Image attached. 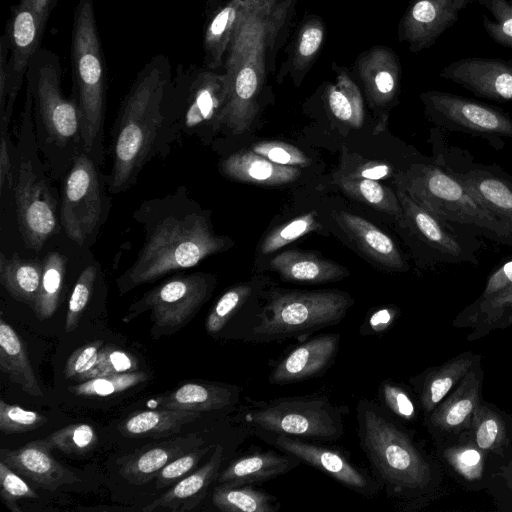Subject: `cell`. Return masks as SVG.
Masks as SVG:
<instances>
[{"label":"cell","instance_id":"obj_1","mask_svg":"<svg viewBox=\"0 0 512 512\" xmlns=\"http://www.w3.org/2000/svg\"><path fill=\"white\" fill-rule=\"evenodd\" d=\"M134 219L142 225L144 243L134 262L116 279L121 294L192 268L232 244L213 231L208 212L189 198L185 186L143 201Z\"/></svg>","mask_w":512,"mask_h":512},{"label":"cell","instance_id":"obj_2","mask_svg":"<svg viewBox=\"0 0 512 512\" xmlns=\"http://www.w3.org/2000/svg\"><path fill=\"white\" fill-rule=\"evenodd\" d=\"M360 445L376 480L404 510L425 507L440 496L443 470L411 433L376 403L357 405Z\"/></svg>","mask_w":512,"mask_h":512},{"label":"cell","instance_id":"obj_3","mask_svg":"<svg viewBox=\"0 0 512 512\" xmlns=\"http://www.w3.org/2000/svg\"><path fill=\"white\" fill-rule=\"evenodd\" d=\"M172 74L169 58L158 54L137 73L123 98L111 129L112 164L105 177L110 194L130 189L145 165L159 155Z\"/></svg>","mask_w":512,"mask_h":512},{"label":"cell","instance_id":"obj_4","mask_svg":"<svg viewBox=\"0 0 512 512\" xmlns=\"http://www.w3.org/2000/svg\"><path fill=\"white\" fill-rule=\"evenodd\" d=\"M290 0H245L225 59L230 93L221 127L242 134L252 125L265 79L266 59Z\"/></svg>","mask_w":512,"mask_h":512},{"label":"cell","instance_id":"obj_5","mask_svg":"<svg viewBox=\"0 0 512 512\" xmlns=\"http://www.w3.org/2000/svg\"><path fill=\"white\" fill-rule=\"evenodd\" d=\"M62 68L56 53L40 48L26 73L38 147L55 178L62 177L83 151L80 113L75 99L61 88Z\"/></svg>","mask_w":512,"mask_h":512},{"label":"cell","instance_id":"obj_6","mask_svg":"<svg viewBox=\"0 0 512 512\" xmlns=\"http://www.w3.org/2000/svg\"><path fill=\"white\" fill-rule=\"evenodd\" d=\"M394 182L442 220L475 236L512 246V227L484 208L463 183L433 158L410 163L395 174Z\"/></svg>","mask_w":512,"mask_h":512},{"label":"cell","instance_id":"obj_7","mask_svg":"<svg viewBox=\"0 0 512 512\" xmlns=\"http://www.w3.org/2000/svg\"><path fill=\"white\" fill-rule=\"evenodd\" d=\"M73 89L81 119L83 151L99 166L105 161L106 66L92 0H79L71 36Z\"/></svg>","mask_w":512,"mask_h":512},{"label":"cell","instance_id":"obj_8","mask_svg":"<svg viewBox=\"0 0 512 512\" xmlns=\"http://www.w3.org/2000/svg\"><path fill=\"white\" fill-rule=\"evenodd\" d=\"M32 99L28 91L21 114L15 149L14 196L17 223L25 246L39 252L60 230L58 203L48 178V168L39 156Z\"/></svg>","mask_w":512,"mask_h":512},{"label":"cell","instance_id":"obj_9","mask_svg":"<svg viewBox=\"0 0 512 512\" xmlns=\"http://www.w3.org/2000/svg\"><path fill=\"white\" fill-rule=\"evenodd\" d=\"M230 85L227 74L207 67L178 65L169 84L160 156L181 137L218 132L227 106Z\"/></svg>","mask_w":512,"mask_h":512},{"label":"cell","instance_id":"obj_10","mask_svg":"<svg viewBox=\"0 0 512 512\" xmlns=\"http://www.w3.org/2000/svg\"><path fill=\"white\" fill-rule=\"evenodd\" d=\"M353 303L348 293L338 290H272L247 340L269 342L310 334L340 322Z\"/></svg>","mask_w":512,"mask_h":512},{"label":"cell","instance_id":"obj_11","mask_svg":"<svg viewBox=\"0 0 512 512\" xmlns=\"http://www.w3.org/2000/svg\"><path fill=\"white\" fill-rule=\"evenodd\" d=\"M256 432L334 441L343 434L339 407L324 397H286L260 403L242 415Z\"/></svg>","mask_w":512,"mask_h":512},{"label":"cell","instance_id":"obj_12","mask_svg":"<svg viewBox=\"0 0 512 512\" xmlns=\"http://www.w3.org/2000/svg\"><path fill=\"white\" fill-rule=\"evenodd\" d=\"M215 283L214 275L208 273L176 275L132 303L123 322L150 311L153 335H171L194 318L209 299Z\"/></svg>","mask_w":512,"mask_h":512},{"label":"cell","instance_id":"obj_13","mask_svg":"<svg viewBox=\"0 0 512 512\" xmlns=\"http://www.w3.org/2000/svg\"><path fill=\"white\" fill-rule=\"evenodd\" d=\"M433 159L456 177L491 213L512 227V175L496 164L474 161L465 149L446 141L443 129L431 130Z\"/></svg>","mask_w":512,"mask_h":512},{"label":"cell","instance_id":"obj_14","mask_svg":"<svg viewBox=\"0 0 512 512\" xmlns=\"http://www.w3.org/2000/svg\"><path fill=\"white\" fill-rule=\"evenodd\" d=\"M99 165L80 153L64 174L61 189L60 224L67 236L83 245L105 221L107 190Z\"/></svg>","mask_w":512,"mask_h":512},{"label":"cell","instance_id":"obj_15","mask_svg":"<svg viewBox=\"0 0 512 512\" xmlns=\"http://www.w3.org/2000/svg\"><path fill=\"white\" fill-rule=\"evenodd\" d=\"M426 117L438 128L481 137L496 150L512 138V117L503 110L444 91L420 94Z\"/></svg>","mask_w":512,"mask_h":512},{"label":"cell","instance_id":"obj_16","mask_svg":"<svg viewBox=\"0 0 512 512\" xmlns=\"http://www.w3.org/2000/svg\"><path fill=\"white\" fill-rule=\"evenodd\" d=\"M396 195L404 212L400 226L424 247L431 264H479L480 242L473 233L456 229L399 188Z\"/></svg>","mask_w":512,"mask_h":512},{"label":"cell","instance_id":"obj_17","mask_svg":"<svg viewBox=\"0 0 512 512\" xmlns=\"http://www.w3.org/2000/svg\"><path fill=\"white\" fill-rule=\"evenodd\" d=\"M57 2L58 0H19L12 9L3 34L9 49V94L5 108L0 111V124L10 125L29 63L41 48L46 23Z\"/></svg>","mask_w":512,"mask_h":512},{"label":"cell","instance_id":"obj_18","mask_svg":"<svg viewBox=\"0 0 512 512\" xmlns=\"http://www.w3.org/2000/svg\"><path fill=\"white\" fill-rule=\"evenodd\" d=\"M258 434L277 449L296 456L356 493L371 497L381 487L377 480H373L366 472L356 467L338 450L293 436L268 432H258Z\"/></svg>","mask_w":512,"mask_h":512},{"label":"cell","instance_id":"obj_19","mask_svg":"<svg viewBox=\"0 0 512 512\" xmlns=\"http://www.w3.org/2000/svg\"><path fill=\"white\" fill-rule=\"evenodd\" d=\"M483 379L481 360L432 412L424 416V425L435 443L455 439L469 428L475 408L483 399Z\"/></svg>","mask_w":512,"mask_h":512},{"label":"cell","instance_id":"obj_20","mask_svg":"<svg viewBox=\"0 0 512 512\" xmlns=\"http://www.w3.org/2000/svg\"><path fill=\"white\" fill-rule=\"evenodd\" d=\"M440 77L462 86L477 97L512 102V60L466 57L444 66Z\"/></svg>","mask_w":512,"mask_h":512},{"label":"cell","instance_id":"obj_21","mask_svg":"<svg viewBox=\"0 0 512 512\" xmlns=\"http://www.w3.org/2000/svg\"><path fill=\"white\" fill-rule=\"evenodd\" d=\"M473 0H412L399 25V39L412 52L430 48Z\"/></svg>","mask_w":512,"mask_h":512},{"label":"cell","instance_id":"obj_22","mask_svg":"<svg viewBox=\"0 0 512 512\" xmlns=\"http://www.w3.org/2000/svg\"><path fill=\"white\" fill-rule=\"evenodd\" d=\"M437 459L448 474L464 489L486 490L501 459L478 447L466 435L435 443Z\"/></svg>","mask_w":512,"mask_h":512},{"label":"cell","instance_id":"obj_23","mask_svg":"<svg viewBox=\"0 0 512 512\" xmlns=\"http://www.w3.org/2000/svg\"><path fill=\"white\" fill-rule=\"evenodd\" d=\"M51 444L44 439L31 441L14 450L2 449L0 461L34 485L50 491L73 484L79 478L51 455Z\"/></svg>","mask_w":512,"mask_h":512},{"label":"cell","instance_id":"obj_24","mask_svg":"<svg viewBox=\"0 0 512 512\" xmlns=\"http://www.w3.org/2000/svg\"><path fill=\"white\" fill-rule=\"evenodd\" d=\"M339 341V334L326 333L300 344L274 367L269 382L285 385L321 375L332 364Z\"/></svg>","mask_w":512,"mask_h":512},{"label":"cell","instance_id":"obj_25","mask_svg":"<svg viewBox=\"0 0 512 512\" xmlns=\"http://www.w3.org/2000/svg\"><path fill=\"white\" fill-rule=\"evenodd\" d=\"M205 444L199 433H190L154 444H148L125 457L120 475L133 485H143L179 456Z\"/></svg>","mask_w":512,"mask_h":512},{"label":"cell","instance_id":"obj_26","mask_svg":"<svg viewBox=\"0 0 512 512\" xmlns=\"http://www.w3.org/2000/svg\"><path fill=\"white\" fill-rule=\"evenodd\" d=\"M481 359L480 354L465 351L411 378L410 382L424 416L432 412Z\"/></svg>","mask_w":512,"mask_h":512},{"label":"cell","instance_id":"obj_27","mask_svg":"<svg viewBox=\"0 0 512 512\" xmlns=\"http://www.w3.org/2000/svg\"><path fill=\"white\" fill-rule=\"evenodd\" d=\"M224 456V448L215 444L208 461L179 480L172 488L143 508V511L169 510L186 512L194 509L205 498L208 488L216 481Z\"/></svg>","mask_w":512,"mask_h":512},{"label":"cell","instance_id":"obj_28","mask_svg":"<svg viewBox=\"0 0 512 512\" xmlns=\"http://www.w3.org/2000/svg\"><path fill=\"white\" fill-rule=\"evenodd\" d=\"M239 394L235 385L191 381L155 397L152 402L161 408L203 413L233 407Z\"/></svg>","mask_w":512,"mask_h":512},{"label":"cell","instance_id":"obj_29","mask_svg":"<svg viewBox=\"0 0 512 512\" xmlns=\"http://www.w3.org/2000/svg\"><path fill=\"white\" fill-rule=\"evenodd\" d=\"M358 72L371 105L385 106L394 100L401 71L393 51L382 46L370 49L360 57Z\"/></svg>","mask_w":512,"mask_h":512},{"label":"cell","instance_id":"obj_30","mask_svg":"<svg viewBox=\"0 0 512 512\" xmlns=\"http://www.w3.org/2000/svg\"><path fill=\"white\" fill-rule=\"evenodd\" d=\"M342 230L371 259L396 271H405L408 264L389 235L366 219L345 211L334 215Z\"/></svg>","mask_w":512,"mask_h":512},{"label":"cell","instance_id":"obj_31","mask_svg":"<svg viewBox=\"0 0 512 512\" xmlns=\"http://www.w3.org/2000/svg\"><path fill=\"white\" fill-rule=\"evenodd\" d=\"M462 434L493 456L512 458V416L484 399L475 408L470 426Z\"/></svg>","mask_w":512,"mask_h":512},{"label":"cell","instance_id":"obj_32","mask_svg":"<svg viewBox=\"0 0 512 512\" xmlns=\"http://www.w3.org/2000/svg\"><path fill=\"white\" fill-rule=\"evenodd\" d=\"M220 170L232 180L266 186L287 184L300 175L297 167L276 164L252 149L231 154L220 163Z\"/></svg>","mask_w":512,"mask_h":512},{"label":"cell","instance_id":"obj_33","mask_svg":"<svg viewBox=\"0 0 512 512\" xmlns=\"http://www.w3.org/2000/svg\"><path fill=\"white\" fill-rule=\"evenodd\" d=\"M294 455L272 451L244 455L232 461L216 481L229 484H253L268 481L283 475L300 464Z\"/></svg>","mask_w":512,"mask_h":512},{"label":"cell","instance_id":"obj_34","mask_svg":"<svg viewBox=\"0 0 512 512\" xmlns=\"http://www.w3.org/2000/svg\"><path fill=\"white\" fill-rule=\"evenodd\" d=\"M270 268L286 281L308 284L336 281L349 275L343 266L297 250L279 253L270 261Z\"/></svg>","mask_w":512,"mask_h":512},{"label":"cell","instance_id":"obj_35","mask_svg":"<svg viewBox=\"0 0 512 512\" xmlns=\"http://www.w3.org/2000/svg\"><path fill=\"white\" fill-rule=\"evenodd\" d=\"M457 328H473L468 340L486 336L492 330L512 325V290L502 291L483 300H475L453 321Z\"/></svg>","mask_w":512,"mask_h":512},{"label":"cell","instance_id":"obj_36","mask_svg":"<svg viewBox=\"0 0 512 512\" xmlns=\"http://www.w3.org/2000/svg\"><path fill=\"white\" fill-rule=\"evenodd\" d=\"M201 417V413L161 408L130 414L119 425V432L128 438H162L178 433L181 428Z\"/></svg>","mask_w":512,"mask_h":512},{"label":"cell","instance_id":"obj_37","mask_svg":"<svg viewBox=\"0 0 512 512\" xmlns=\"http://www.w3.org/2000/svg\"><path fill=\"white\" fill-rule=\"evenodd\" d=\"M0 368L11 382L33 397H42V389L28 358L26 345L17 332L0 317Z\"/></svg>","mask_w":512,"mask_h":512},{"label":"cell","instance_id":"obj_38","mask_svg":"<svg viewBox=\"0 0 512 512\" xmlns=\"http://www.w3.org/2000/svg\"><path fill=\"white\" fill-rule=\"evenodd\" d=\"M244 4L245 0H229L209 18L203 38L205 67L217 70L224 64Z\"/></svg>","mask_w":512,"mask_h":512},{"label":"cell","instance_id":"obj_39","mask_svg":"<svg viewBox=\"0 0 512 512\" xmlns=\"http://www.w3.org/2000/svg\"><path fill=\"white\" fill-rule=\"evenodd\" d=\"M43 259H23L17 253L0 255V282L17 301L33 308L41 284Z\"/></svg>","mask_w":512,"mask_h":512},{"label":"cell","instance_id":"obj_40","mask_svg":"<svg viewBox=\"0 0 512 512\" xmlns=\"http://www.w3.org/2000/svg\"><path fill=\"white\" fill-rule=\"evenodd\" d=\"M212 502L224 512H277L280 508L275 497L251 484L221 483L213 490Z\"/></svg>","mask_w":512,"mask_h":512},{"label":"cell","instance_id":"obj_41","mask_svg":"<svg viewBox=\"0 0 512 512\" xmlns=\"http://www.w3.org/2000/svg\"><path fill=\"white\" fill-rule=\"evenodd\" d=\"M338 186L350 197L393 216L398 223H402L404 212L401 203L390 188L383 186L376 180L340 175Z\"/></svg>","mask_w":512,"mask_h":512},{"label":"cell","instance_id":"obj_42","mask_svg":"<svg viewBox=\"0 0 512 512\" xmlns=\"http://www.w3.org/2000/svg\"><path fill=\"white\" fill-rule=\"evenodd\" d=\"M67 257L60 252H51L43 258V274L40 289L32 308L39 320L51 318L59 306L65 283Z\"/></svg>","mask_w":512,"mask_h":512},{"label":"cell","instance_id":"obj_43","mask_svg":"<svg viewBox=\"0 0 512 512\" xmlns=\"http://www.w3.org/2000/svg\"><path fill=\"white\" fill-rule=\"evenodd\" d=\"M327 102L333 115L353 128L364 122V104L358 86L343 71L337 73L336 81L327 91Z\"/></svg>","mask_w":512,"mask_h":512},{"label":"cell","instance_id":"obj_44","mask_svg":"<svg viewBox=\"0 0 512 512\" xmlns=\"http://www.w3.org/2000/svg\"><path fill=\"white\" fill-rule=\"evenodd\" d=\"M149 377L142 371L101 375L70 386L68 391L76 396L107 397L143 383Z\"/></svg>","mask_w":512,"mask_h":512},{"label":"cell","instance_id":"obj_45","mask_svg":"<svg viewBox=\"0 0 512 512\" xmlns=\"http://www.w3.org/2000/svg\"><path fill=\"white\" fill-rule=\"evenodd\" d=\"M253 288L248 283H241L226 290L210 310L205 329L211 334L222 331L228 323L241 311L251 298Z\"/></svg>","mask_w":512,"mask_h":512},{"label":"cell","instance_id":"obj_46","mask_svg":"<svg viewBox=\"0 0 512 512\" xmlns=\"http://www.w3.org/2000/svg\"><path fill=\"white\" fill-rule=\"evenodd\" d=\"M46 440L52 448L68 455H84L98 444L96 430L87 423H74L51 433Z\"/></svg>","mask_w":512,"mask_h":512},{"label":"cell","instance_id":"obj_47","mask_svg":"<svg viewBox=\"0 0 512 512\" xmlns=\"http://www.w3.org/2000/svg\"><path fill=\"white\" fill-rule=\"evenodd\" d=\"M320 227L315 211L298 216L274 228L262 241L260 251L270 254Z\"/></svg>","mask_w":512,"mask_h":512},{"label":"cell","instance_id":"obj_48","mask_svg":"<svg viewBox=\"0 0 512 512\" xmlns=\"http://www.w3.org/2000/svg\"><path fill=\"white\" fill-rule=\"evenodd\" d=\"M493 19L482 16L483 27L497 44L512 48V0H478Z\"/></svg>","mask_w":512,"mask_h":512},{"label":"cell","instance_id":"obj_49","mask_svg":"<svg viewBox=\"0 0 512 512\" xmlns=\"http://www.w3.org/2000/svg\"><path fill=\"white\" fill-rule=\"evenodd\" d=\"M324 24L317 18L308 20L299 31L293 53L292 65L297 72L304 71L315 59L323 41Z\"/></svg>","mask_w":512,"mask_h":512},{"label":"cell","instance_id":"obj_50","mask_svg":"<svg viewBox=\"0 0 512 512\" xmlns=\"http://www.w3.org/2000/svg\"><path fill=\"white\" fill-rule=\"evenodd\" d=\"M97 276V269L93 265L87 266L79 275L71 293L67 314L65 318V331H74L90 301L94 283Z\"/></svg>","mask_w":512,"mask_h":512},{"label":"cell","instance_id":"obj_51","mask_svg":"<svg viewBox=\"0 0 512 512\" xmlns=\"http://www.w3.org/2000/svg\"><path fill=\"white\" fill-rule=\"evenodd\" d=\"M47 422L45 415L0 401V430L4 434L33 431Z\"/></svg>","mask_w":512,"mask_h":512},{"label":"cell","instance_id":"obj_52","mask_svg":"<svg viewBox=\"0 0 512 512\" xmlns=\"http://www.w3.org/2000/svg\"><path fill=\"white\" fill-rule=\"evenodd\" d=\"M214 446V444L202 445L168 463L154 478L156 489L170 486L187 476Z\"/></svg>","mask_w":512,"mask_h":512},{"label":"cell","instance_id":"obj_53","mask_svg":"<svg viewBox=\"0 0 512 512\" xmlns=\"http://www.w3.org/2000/svg\"><path fill=\"white\" fill-rule=\"evenodd\" d=\"M380 394L386 409L394 417L405 422H413L417 419L418 410L416 403L406 388L386 380L381 383Z\"/></svg>","mask_w":512,"mask_h":512},{"label":"cell","instance_id":"obj_54","mask_svg":"<svg viewBox=\"0 0 512 512\" xmlns=\"http://www.w3.org/2000/svg\"><path fill=\"white\" fill-rule=\"evenodd\" d=\"M103 346L104 342L102 340H95L87 342L74 350L64 367L65 378L82 382L88 380Z\"/></svg>","mask_w":512,"mask_h":512},{"label":"cell","instance_id":"obj_55","mask_svg":"<svg viewBox=\"0 0 512 512\" xmlns=\"http://www.w3.org/2000/svg\"><path fill=\"white\" fill-rule=\"evenodd\" d=\"M0 495L6 507L13 512H21L19 499L37 498L35 490L21 478V475L0 461Z\"/></svg>","mask_w":512,"mask_h":512},{"label":"cell","instance_id":"obj_56","mask_svg":"<svg viewBox=\"0 0 512 512\" xmlns=\"http://www.w3.org/2000/svg\"><path fill=\"white\" fill-rule=\"evenodd\" d=\"M138 366L137 358L131 353L112 345H104L88 379L101 375L135 372Z\"/></svg>","mask_w":512,"mask_h":512},{"label":"cell","instance_id":"obj_57","mask_svg":"<svg viewBox=\"0 0 512 512\" xmlns=\"http://www.w3.org/2000/svg\"><path fill=\"white\" fill-rule=\"evenodd\" d=\"M252 150L282 166L305 167L310 164V159L299 148L285 142H258L253 145Z\"/></svg>","mask_w":512,"mask_h":512},{"label":"cell","instance_id":"obj_58","mask_svg":"<svg viewBox=\"0 0 512 512\" xmlns=\"http://www.w3.org/2000/svg\"><path fill=\"white\" fill-rule=\"evenodd\" d=\"M497 510L512 511V458L503 460L486 488Z\"/></svg>","mask_w":512,"mask_h":512},{"label":"cell","instance_id":"obj_59","mask_svg":"<svg viewBox=\"0 0 512 512\" xmlns=\"http://www.w3.org/2000/svg\"><path fill=\"white\" fill-rule=\"evenodd\" d=\"M0 187L12 189L14 185L15 168L13 162V147L10 139L9 127L0 126Z\"/></svg>","mask_w":512,"mask_h":512},{"label":"cell","instance_id":"obj_60","mask_svg":"<svg viewBox=\"0 0 512 512\" xmlns=\"http://www.w3.org/2000/svg\"><path fill=\"white\" fill-rule=\"evenodd\" d=\"M506 290H512V259L504 262L489 275L484 290L477 300L489 298Z\"/></svg>","mask_w":512,"mask_h":512},{"label":"cell","instance_id":"obj_61","mask_svg":"<svg viewBox=\"0 0 512 512\" xmlns=\"http://www.w3.org/2000/svg\"><path fill=\"white\" fill-rule=\"evenodd\" d=\"M399 314L396 308L385 307L375 311L369 316L366 323L361 326V334L376 335L390 328Z\"/></svg>","mask_w":512,"mask_h":512},{"label":"cell","instance_id":"obj_62","mask_svg":"<svg viewBox=\"0 0 512 512\" xmlns=\"http://www.w3.org/2000/svg\"><path fill=\"white\" fill-rule=\"evenodd\" d=\"M396 173H394L390 163L370 160L359 165L355 171L348 173V175L377 181L389 178Z\"/></svg>","mask_w":512,"mask_h":512}]
</instances>
